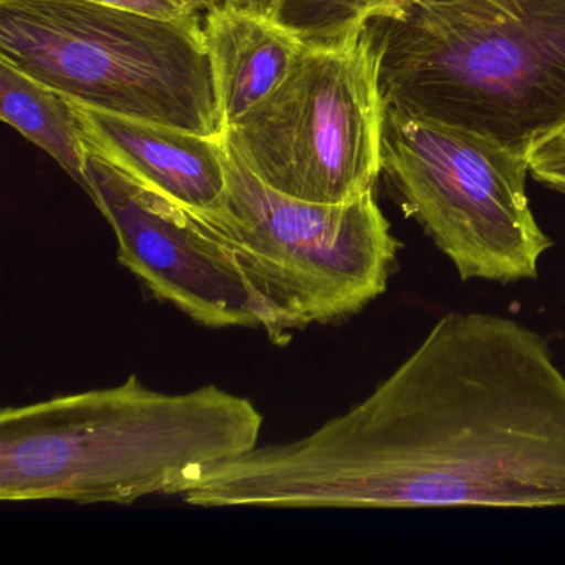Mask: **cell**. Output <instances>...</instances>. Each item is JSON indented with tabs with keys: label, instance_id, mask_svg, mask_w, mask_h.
<instances>
[{
	"label": "cell",
	"instance_id": "1",
	"mask_svg": "<svg viewBox=\"0 0 565 565\" xmlns=\"http://www.w3.org/2000/svg\"><path fill=\"white\" fill-rule=\"evenodd\" d=\"M198 508H565V373L541 333L441 317L365 399L257 445L181 495Z\"/></svg>",
	"mask_w": 565,
	"mask_h": 565
},
{
	"label": "cell",
	"instance_id": "2",
	"mask_svg": "<svg viewBox=\"0 0 565 565\" xmlns=\"http://www.w3.org/2000/svg\"><path fill=\"white\" fill-rule=\"evenodd\" d=\"M264 416L217 385H120L0 412V501L128 505L183 495L259 445Z\"/></svg>",
	"mask_w": 565,
	"mask_h": 565
},
{
	"label": "cell",
	"instance_id": "3",
	"mask_svg": "<svg viewBox=\"0 0 565 565\" xmlns=\"http://www.w3.org/2000/svg\"><path fill=\"white\" fill-rule=\"evenodd\" d=\"M383 104L529 158L565 134V0H449L363 25Z\"/></svg>",
	"mask_w": 565,
	"mask_h": 565
},
{
	"label": "cell",
	"instance_id": "4",
	"mask_svg": "<svg viewBox=\"0 0 565 565\" xmlns=\"http://www.w3.org/2000/svg\"><path fill=\"white\" fill-rule=\"evenodd\" d=\"M0 58L84 107L226 138L201 14L0 0Z\"/></svg>",
	"mask_w": 565,
	"mask_h": 565
},
{
	"label": "cell",
	"instance_id": "5",
	"mask_svg": "<svg viewBox=\"0 0 565 565\" xmlns=\"http://www.w3.org/2000/svg\"><path fill=\"white\" fill-rule=\"evenodd\" d=\"M226 170L221 200L191 211L239 269L270 342L356 316L385 292L399 243L373 191L340 204L296 200L230 145Z\"/></svg>",
	"mask_w": 565,
	"mask_h": 565
},
{
	"label": "cell",
	"instance_id": "6",
	"mask_svg": "<svg viewBox=\"0 0 565 565\" xmlns=\"http://www.w3.org/2000/svg\"><path fill=\"white\" fill-rule=\"evenodd\" d=\"M529 158L385 107L382 173L462 280L535 279L552 241L529 206Z\"/></svg>",
	"mask_w": 565,
	"mask_h": 565
},
{
	"label": "cell",
	"instance_id": "7",
	"mask_svg": "<svg viewBox=\"0 0 565 565\" xmlns=\"http://www.w3.org/2000/svg\"><path fill=\"white\" fill-rule=\"evenodd\" d=\"M383 114L362 29L339 45H303L286 81L226 131V143L277 193L349 203L382 174Z\"/></svg>",
	"mask_w": 565,
	"mask_h": 565
},
{
	"label": "cell",
	"instance_id": "8",
	"mask_svg": "<svg viewBox=\"0 0 565 565\" xmlns=\"http://www.w3.org/2000/svg\"><path fill=\"white\" fill-rule=\"evenodd\" d=\"M85 193L117 239L118 263L151 297L207 329H259L249 289L190 207L88 150Z\"/></svg>",
	"mask_w": 565,
	"mask_h": 565
},
{
	"label": "cell",
	"instance_id": "9",
	"mask_svg": "<svg viewBox=\"0 0 565 565\" xmlns=\"http://www.w3.org/2000/svg\"><path fill=\"white\" fill-rule=\"evenodd\" d=\"M71 104L88 150L145 186L194 211L207 210L223 196L227 183L226 138L204 137Z\"/></svg>",
	"mask_w": 565,
	"mask_h": 565
},
{
	"label": "cell",
	"instance_id": "10",
	"mask_svg": "<svg viewBox=\"0 0 565 565\" xmlns=\"http://www.w3.org/2000/svg\"><path fill=\"white\" fill-rule=\"evenodd\" d=\"M203 32L226 131L286 81L306 45L276 19L231 6L204 15Z\"/></svg>",
	"mask_w": 565,
	"mask_h": 565
},
{
	"label": "cell",
	"instance_id": "11",
	"mask_svg": "<svg viewBox=\"0 0 565 565\" xmlns=\"http://www.w3.org/2000/svg\"><path fill=\"white\" fill-rule=\"evenodd\" d=\"M0 117L87 190L88 147L71 100L0 58Z\"/></svg>",
	"mask_w": 565,
	"mask_h": 565
},
{
	"label": "cell",
	"instance_id": "12",
	"mask_svg": "<svg viewBox=\"0 0 565 565\" xmlns=\"http://www.w3.org/2000/svg\"><path fill=\"white\" fill-rule=\"evenodd\" d=\"M449 0H277L274 19L306 45L329 47L362 32L372 18Z\"/></svg>",
	"mask_w": 565,
	"mask_h": 565
},
{
	"label": "cell",
	"instance_id": "13",
	"mask_svg": "<svg viewBox=\"0 0 565 565\" xmlns=\"http://www.w3.org/2000/svg\"><path fill=\"white\" fill-rule=\"evenodd\" d=\"M529 171L535 180L565 193V134L545 141L529 154Z\"/></svg>",
	"mask_w": 565,
	"mask_h": 565
},
{
	"label": "cell",
	"instance_id": "14",
	"mask_svg": "<svg viewBox=\"0 0 565 565\" xmlns=\"http://www.w3.org/2000/svg\"><path fill=\"white\" fill-rule=\"evenodd\" d=\"M90 2L105 6V8L118 9V11L158 19H184L198 14V12L181 6L177 0H90Z\"/></svg>",
	"mask_w": 565,
	"mask_h": 565
},
{
	"label": "cell",
	"instance_id": "15",
	"mask_svg": "<svg viewBox=\"0 0 565 565\" xmlns=\"http://www.w3.org/2000/svg\"><path fill=\"white\" fill-rule=\"evenodd\" d=\"M277 0H230L231 8L239 11L253 12V14L274 18Z\"/></svg>",
	"mask_w": 565,
	"mask_h": 565
},
{
	"label": "cell",
	"instance_id": "16",
	"mask_svg": "<svg viewBox=\"0 0 565 565\" xmlns=\"http://www.w3.org/2000/svg\"><path fill=\"white\" fill-rule=\"evenodd\" d=\"M177 2H180L184 8L191 9V11L198 12V14L201 15L221 11V9L230 6V0H177Z\"/></svg>",
	"mask_w": 565,
	"mask_h": 565
}]
</instances>
